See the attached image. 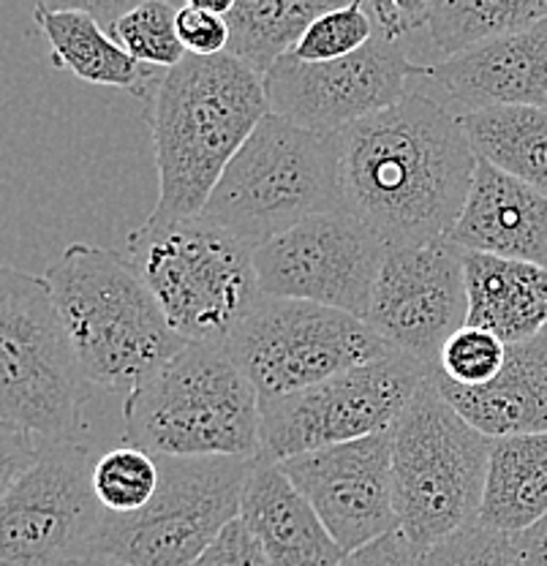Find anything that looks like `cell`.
I'll return each mask as SVG.
<instances>
[{"label": "cell", "mask_w": 547, "mask_h": 566, "mask_svg": "<svg viewBox=\"0 0 547 566\" xmlns=\"http://www.w3.org/2000/svg\"><path fill=\"white\" fill-rule=\"evenodd\" d=\"M523 566H547V515L523 534L512 536Z\"/></svg>", "instance_id": "cell-35"}, {"label": "cell", "mask_w": 547, "mask_h": 566, "mask_svg": "<svg viewBox=\"0 0 547 566\" xmlns=\"http://www.w3.org/2000/svg\"><path fill=\"white\" fill-rule=\"evenodd\" d=\"M450 243L466 253L547 268V197L480 161Z\"/></svg>", "instance_id": "cell-18"}, {"label": "cell", "mask_w": 547, "mask_h": 566, "mask_svg": "<svg viewBox=\"0 0 547 566\" xmlns=\"http://www.w3.org/2000/svg\"><path fill=\"white\" fill-rule=\"evenodd\" d=\"M436 370L392 352L390 357L344 370L322 385L262 403V460L351 444L387 433Z\"/></svg>", "instance_id": "cell-11"}, {"label": "cell", "mask_w": 547, "mask_h": 566, "mask_svg": "<svg viewBox=\"0 0 547 566\" xmlns=\"http://www.w3.org/2000/svg\"><path fill=\"white\" fill-rule=\"evenodd\" d=\"M273 566H340L346 553L325 528L314 506L292 485L281 463L254 460L240 504Z\"/></svg>", "instance_id": "cell-19"}, {"label": "cell", "mask_w": 547, "mask_h": 566, "mask_svg": "<svg viewBox=\"0 0 547 566\" xmlns=\"http://www.w3.org/2000/svg\"><path fill=\"white\" fill-rule=\"evenodd\" d=\"M547 515V433L496 439L487 465L480 523L523 534Z\"/></svg>", "instance_id": "cell-24"}, {"label": "cell", "mask_w": 547, "mask_h": 566, "mask_svg": "<svg viewBox=\"0 0 547 566\" xmlns=\"http://www.w3.org/2000/svg\"><path fill=\"white\" fill-rule=\"evenodd\" d=\"M74 566H126V564L115 562V558H107V556H93V558H87V562L74 564Z\"/></svg>", "instance_id": "cell-36"}, {"label": "cell", "mask_w": 547, "mask_h": 566, "mask_svg": "<svg viewBox=\"0 0 547 566\" xmlns=\"http://www.w3.org/2000/svg\"><path fill=\"white\" fill-rule=\"evenodd\" d=\"M87 381L139 387L188 346L120 253L74 243L44 275Z\"/></svg>", "instance_id": "cell-3"}, {"label": "cell", "mask_w": 547, "mask_h": 566, "mask_svg": "<svg viewBox=\"0 0 547 566\" xmlns=\"http://www.w3.org/2000/svg\"><path fill=\"white\" fill-rule=\"evenodd\" d=\"M414 80L411 91L455 117L502 106L547 109V20L422 69Z\"/></svg>", "instance_id": "cell-17"}, {"label": "cell", "mask_w": 547, "mask_h": 566, "mask_svg": "<svg viewBox=\"0 0 547 566\" xmlns=\"http://www.w3.org/2000/svg\"><path fill=\"white\" fill-rule=\"evenodd\" d=\"M87 376L52 303L46 279L0 275V430L39 447L82 444Z\"/></svg>", "instance_id": "cell-7"}, {"label": "cell", "mask_w": 547, "mask_h": 566, "mask_svg": "<svg viewBox=\"0 0 547 566\" xmlns=\"http://www.w3.org/2000/svg\"><path fill=\"white\" fill-rule=\"evenodd\" d=\"M126 441L164 458L262 455V400L219 346L188 344L123 403Z\"/></svg>", "instance_id": "cell-4"}, {"label": "cell", "mask_w": 547, "mask_h": 566, "mask_svg": "<svg viewBox=\"0 0 547 566\" xmlns=\"http://www.w3.org/2000/svg\"><path fill=\"white\" fill-rule=\"evenodd\" d=\"M340 566H420V553L401 531H392L360 551L349 553Z\"/></svg>", "instance_id": "cell-34"}, {"label": "cell", "mask_w": 547, "mask_h": 566, "mask_svg": "<svg viewBox=\"0 0 547 566\" xmlns=\"http://www.w3.org/2000/svg\"><path fill=\"white\" fill-rule=\"evenodd\" d=\"M507 349L509 346L498 335L466 324L441 349L436 376L446 385L461 389L485 387L502 374L504 363H507Z\"/></svg>", "instance_id": "cell-30"}, {"label": "cell", "mask_w": 547, "mask_h": 566, "mask_svg": "<svg viewBox=\"0 0 547 566\" xmlns=\"http://www.w3.org/2000/svg\"><path fill=\"white\" fill-rule=\"evenodd\" d=\"M158 485H161L158 458L128 441L102 452L93 465V491L107 515H137L150 504Z\"/></svg>", "instance_id": "cell-27"}, {"label": "cell", "mask_w": 547, "mask_h": 566, "mask_svg": "<svg viewBox=\"0 0 547 566\" xmlns=\"http://www.w3.org/2000/svg\"><path fill=\"white\" fill-rule=\"evenodd\" d=\"M476 164L461 117L411 91L401 104L340 132L344 210L387 248L444 243Z\"/></svg>", "instance_id": "cell-1"}, {"label": "cell", "mask_w": 547, "mask_h": 566, "mask_svg": "<svg viewBox=\"0 0 547 566\" xmlns=\"http://www.w3.org/2000/svg\"><path fill=\"white\" fill-rule=\"evenodd\" d=\"M33 17L55 69L72 71L87 85L117 87L143 102L150 98L158 76L120 50L82 3H39Z\"/></svg>", "instance_id": "cell-22"}, {"label": "cell", "mask_w": 547, "mask_h": 566, "mask_svg": "<svg viewBox=\"0 0 547 566\" xmlns=\"http://www.w3.org/2000/svg\"><path fill=\"white\" fill-rule=\"evenodd\" d=\"M193 566H273L243 517L229 523Z\"/></svg>", "instance_id": "cell-33"}, {"label": "cell", "mask_w": 547, "mask_h": 566, "mask_svg": "<svg viewBox=\"0 0 547 566\" xmlns=\"http://www.w3.org/2000/svg\"><path fill=\"white\" fill-rule=\"evenodd\" d=\"M420 566H523L515 539L482 523L455 531L420 553Z\"/></svg>", "instance_id": "cell-31"}, {"label": "cell", "mask_w": 547, "mask_h": 566, "mask_svg": "<svg viewBox=\"0 0 547 566\" xmlns=\"http://www.w3.org/2000/svg\"><path fill=\"white\" fill-rule=\"evenodd\" d=\"M376 39V25L362 0L333 6L305 31L292 57L303 63H329L360 52Z\"/></svg>", "instance_id": "cell-29"}, {"label": "cell", "mask_w": 547, "mask_h": 566, "mask_svg": "<svg viewBox=\"0 0 547 566\" xmlns=\"http://www.w3.org/2000/svg\"><path fill=\"white\" fill-rule=\"evenodd\" d=\"M221 349L254 385L262 403L392 354L362 318L270 294H259Z\"/></svg>", "instance_id": "cell-9"}, {"label": "cell", "mask_w": 547, "mask_h": 566, "mask_svg": "<svg viewBox=\"0 0 547 566\" xmlns=\"http://www.w3.org/2000/svg\"><path fill=\"white\" fill-rule=\"evenodd\" d=\"M325 212H346L340 134L311 132L270 112L221 175L202 218L259 248Z\"/></svg>", "instance_id": "cell-6"}, {"label": "cell", "mask_w": 547, "mask_h": 566, "mask_svg": "<svg viewBox=\"0 0 547 566\" xmlns=\"http://www.w3.org/2000/svg\"><path fill=\"white\" fill-rule=\"evenodd\" d=\"M469 324L498 335L507 346L547 329V268L534 262L463 251Z\"/></svg>", "instance_id": "cell-21"}, {"label": "cell", "mask_w": 547, "mask_h": 566, "mask_svg": "<svg viewBox=\"0 0 547 566\" xmlns=\"http://www.w3.org/2000/svg\"><path fill=\"white\" fill-rule=\"evenodd\" d=\"M365 324L396 354L436 370L446 340L469 324L461 248L450 240L390 248Z\"/></svg>", "instance_id": "cell-15"}, {"label": "cell", "mask_w": 547, "mask_h": 566, "mask_svg": "<svg viewBox=\"0 0 547 566\" xmlns=\"http://www.w3.org/2000/svg\"><path fill=\"white\" fill-rule=\"evenodd\" d=\"M392 439L398 526L417 553L480 523L496 439L463 420L433 376L392 428Z\"/></svg>", "instance_id": "cell-8"}, {"label": "cell", "mask_w": 547, "mask_h": 566, "mask_svg": "<svg viewBox=\"0 0 547 566\" xmlns=\"http://www.w3.org/2000/svg\"><path fill=\"white\" fill-rule=\"evenodd\" d=\"M420 71L401 41L376 35L340 61L303 63L286 55L264 76V91L273 115L311 132L340 134L401 104Z\"/></svg>", "instance_id": "cell-14"}, {"label": "cell", "mask_w": 547, "mask_h": 566, "mask_svg": "<svg viewBox=\"0 0 547 566\" xmlns=\"http://www.w3.org/2000/svg\"><path fill=\"white\" fill-rule=\"evenodd\" d=\"M178 39L186 55L219 57L229 50V22L227 17L213 14L199 0L182 3L178 9Z\"/></svg>", "instance_id": "cell-32"}, {"label": "cell", "mask_w": 547, "mask_h": 566, "mask_svg": "<svg viewBox=\"0 0 547 566\" xmlns=\"http://www.w3.org/2000/svg\"><path fill=\"white\" fill-rule=\"evenodd\" d=\"M390 248L349 212H325L297 223L254 253L259 289L270 297L305 300L368 316Z\"/></svg>", "instance_id": "cell-13"}, {"label": "cell", "mask_w": 547, "mask_h": 566, "mask_svg": "<svg viewBox=\"0 0 547 566\" xmlns=\"http://www.w3.org/2000/svg\"><path fill=\"white\" fill-rule=\"evenodd\" d=\"M87 444H55L3 488L0 566H74L96 556L104 506Z\"/></svg>", "instance_id": "cell-12"}, {"label": "cell", "mask_w": 547, "mask_h": 566, "mask_svg": "<svg viewBox=\"0 0 547 566\" xmlns=\"http://www.w3.org/2000/svg\"><path fill=\"white\" fill-rule=\"evenodd\" d=\"M457 415L491 439L547 433V329L507 349L496 381L476 389L446 385L433 374Z\"/></svg>", "instance_id": "cell-20"}, {"label": "cell", "mask_w": 547, "mask_h": 566, "mask_svg": "<svg viewBox=\"0 0 547 566\" xmlns=\"http://www.w3.org/2000/svg\"><path fill=\"white\" fill-rule=\"evenodd\" d=\"M476 161L537 188L547 197V109L502 106L461 117Z\"/></svg>", "instance_id": "cell-25"}, {"label": "cell", "mask_w": 547, "mask_h": 566, "mask_svg": "<svg viewBox=\"0 0 547 566\" xmlns=\"http://www.w3.org/2000/svg\"><path fill=\"white\" fill-rule=\"evenodd\" d=\"M392 430L281 463L344 553L401 531L392 480Z\"/></svg>", "instance_id": "cell-16"}, {"label": "cell", "mask_w": 547, "mask_h": 566, "mask_svg": "<svg viewBox=\"0 0 547 566\" xmlns=\"http://www.w3.org/2000/svg\"><path fill=\"white\" fill-rule=\"evenodd\" d=\"M126 253L188 344L221 349L262 294L256 248L202 216H150L128 232Z\"/></svg>", "instance_id": "cell-5"}, {"label": "cell", "mask_w": 547, "mask_h": 566, "mask_svg": "<svg viewBox=\"0 0 547 566\" xmlns=\"http://www.w3.org/2000/svg\"><path fill=\"white\" fill-rule=\"evenodd\" d=\"M333 6L316 0H238L227 14V52L264 80Z\"/></svg>", "instance_id": "cell-26"}, {"label": "cell", "mask_w": 547, "mask_h": 566, "mask_svg": "<svg viewBox=\"0 0 547 566\" xmlns=\"http://www.w3.org/2000/svg\"><path fill=\"white\" fill-rule=\"evenodd\" d=\"M270 115L264 80L223 52L182 57L147 98L158 169L152 218L202 216L221 175Z\"/></svg>", "instance_id": "cell-2"}, {"label": "cell", "mask_w": 547, "mask_h": 566, "mask_svg": "<svg viewBox=\"0 0 547 566\" xmlns=\"http://www.w3.org/2000/svg\"><path fill=\"white\" fill-rule=\"evenodd\" d=\"M178 9L180 6L164 0L134 3L112 28V41L143 66H161L167 71L180 66L186 50L175 28Z\"/></svg>", "instance_id": "cell-28"}, {"label": "cell", "mask_w": 547, "mask_h": 566, "mask_svg": "<svg viewBox=\"0 0 547 566\" xmlns=\"http://www.w3.org/2000/svg\"><path fill=\"white\" fill-rule=\"evenodd\" d=\"M547 20V0H452L425 3V22L406 52L414 50V66L428 69L472 52L491 41L534 28Z\"/></svg>", "instance_id": "cell-23"}, {"label": "cell", "mask_w": 547, "mask_h": 566, "mask_svg": "<svg viewBox=\"0 0 547 566\" xmlns=\"http://www.w3.org/2000/svg\"><path fill=\"white\" fill-rule=\"evenodd\" d=\"M158 458L161 485L137 515L104 517L96 556L126 566H193L240 517L254 460Z\"/></svg>", "instance_id": "cell-10"}]
</instances>
